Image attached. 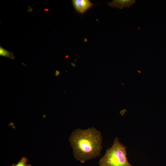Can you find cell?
Listing matches in <instances>:
<instances>
[{"instance_id": "obj_5", "label": "cell", "mask_w": 166, "mask_h": 166, "mask_svg": "<svg viewBox=\"0 0 166 166\" xmlns=\"http://www.w3.org/2000/svg\"><path fill=\"white\" fill-rule=\"evenodd\" d=\"M0 56L8 57L12 59H15V57L12 52L8 51L1 46H0Z\"/></svg>"}, {"instance_id": "obj_9", "label": "cell", "mask_w": 166, "mask_h": 166, "mask_svg": "<svg viewBox=\"0 0 166 166\" xmlns=\"http://www.w3.org/2000/svg\"><path fill=\"white\" fill-rule=\"evenodd\" d=\"M12 166V165H11V166Z\"/></svg>"}, {"instance_id": "obj_7", "label": "cell", "mask_w": 166, "mask_h": 166, "mask_svg": "<svg viewBox=\"0 0 166 166\" xmlns=\"http://www.w3.org/2000/svg\"><path fill=\"white\" fill-rule=\"evenodd\" d=\"M45 10H47V11H48V9H45Z\"/></svg>"}, {"instance_id": "obj_2", "label": "cell", "mask_w": 166, "mask_h": 166, "mask_svg": "<svg viewBox=\"0 0 166 166\" xmlns=\"http://www.w3.org/2000/svg\"><path fill=\"white\" fill-rule=\"evenodd\" d=\"M127 148L117 137L115 138L112 146L100 159V166H133L128 160Z\"/></svg>"}, {"instance_id": "obj_1", "label": "cell", "mask_w": 166, "mask_h": 166, "mask_svg": "<svg viewBox=\"0 0 166 166\" xmlns=\"http://www.w3.org/2000/svg\"><path fill=\"white\" fill-rule=\"evenodd\" d=\"M69 140L74 157L82 163L100 156L103 137L101 132L95 127L75 129Z\"/></svg>"}, {"instance_id": "obj_4", "label": "cell", "mask_w": 166, "mask_h": 166, "mask_svg": "<svg viewBox=\"0 0 166 166\" xmlns=\"http://www.w3.org/2000/svg\"><path fill=\"white\" fill-rule=\"evenodd\" d=\"M136 1L133 0H115L108 4L112 7L122 9L124 8L130 7Z\"/></svg>"}, {"instance_id": "obj_6", "label": "cell", "mask_w": 166, "mask_h": 166, "mask_svg": "<svg viewBox=\"0 0 166 166\" xmlns=\"http://www.w3.org/2000/svg\"><path fill=\"white\" fill-rule=\"evenodd\" d=\"M27 159L24 157H22L19 161L16 164L13 165V166H31L30 164H27Z\"/></svg>"}, {"instance_id": "obj_3", "label": "cell", "mask_w": 166, "mask_h": 166, "mask_svg": "<svg viewBox=\"0 0 166 166\" xmlns=\"http://www.w3.org/2000/svg\"><path fill=\"white\" fill-rule=\"evenodd\" d=\"M73 6L76 10L81 14H84L92 6V4L87 0H73Z\"/></svg>"}, {"instance_id": "obj_8", "label": "cell", "mask_w": 166, "mask_h": 166, "mask_svg": "<svg viewBox=\"0 0 166 166\" xmlns=\"http://www.w3.org/2000/svg\"><path fill=\"white\" fill-rule=\"evenodd\" d=\"M138 72L139 73H141V71H140L139 70L138 71Z\"/></svg>"}]
</instances>
